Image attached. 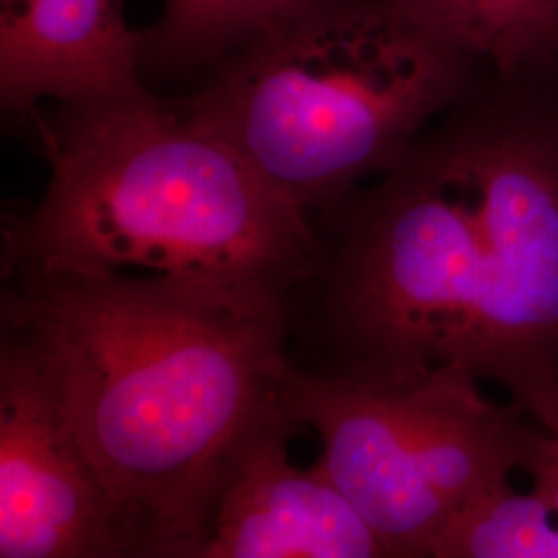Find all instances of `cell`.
<instances>
[{
  "label": "cell",
  "mask_w": 558,
  "mask_h": 558,
  "mask_svg": "<svg viewBox=\"0 0 558 558\" xmlns=\"http://www.w3.org/2000/svg\"><path fill=\"white\" fill-rule=\"evenodd\" d=\"M29 120L50 179L2 223L4 271L163 279L288 315L315 265L313 220L182 98L141 83Z\"/></svg>",
  "instance_id": "obj_3"
},
{
  "label": "cell",
  "mask_w": 558,
  "mask_h": 558,
  "mask_svg": "<svg viewBox=\"0 0 558 558\" xmlns=\"http://www.w3.org/2000/svg\"><path fill=\"white\" fill-rule=\"evenodd\" d=\"M281 396L263 408L221 461L197 558H380L385 548L323 463H292L300 433Z\"/></svg>",
  "instance_id": "obj_7"
},
{
  "label": "cell",
  "mask_w": 558,
  "mask_h": 558,
  "mask_svg": "<svg viewBox=\"0 0 558 558\" xmlns=\"http://www.w3.org/2000/svg\"><path fill=\"white\" fill-rule=\"evenodd\" d=\"M0 557L131 558L112 495L29 341L0 343Z\"/></svg>",
  "instance_id": "obj_6"
},
{
  "label": "cell",
  "mask_w": 558,
  "mask_h": 558,
  "mask_svg": "<svg viewBox=\"0 0 558 558\" xmlns=\"http://www.w3.org/2000/svg\"><path fill=\"white\" fill-rule=\"evenodd\" d=\"M500 80L558 59V0H398Z\"/></svg>",
  "instance_id": "obj_9"
},
{
  "label": "cell",
  "mask_w": 558,
  "mask_h": 558,
  "mask_svg": "<svg viewBox=\"0 0 558 558\" xmlns=\"http://www.w3.org/2000/svg\"><path fill=\"white\" fill-rule=\"evenodd\" d=\"M145 34L124 0H0V101L29 119L44 104L141 85Z\"/></svg>",
  "instance_id": "obj_8"
},
{
  "label": "cell",
  "mask_w": 558,
  "mask_h": 558,
  "mask_svg": "<svg viewBox=\"0 0 558 558\" xmlns=\"http://www.w3.org/2000/svg\"><path fill=\"white\" fill-rule=\"evenodd\" d=\"M478 64L398 0H299L182 101L313 218L403 160Z\"/></svg>",
  "instance_id": "obj_4"
},
{
  "label": "cell",
  "mask_w": 558,
  "mask_h": 558,
  "mask_svg": "<svg viewBox=\"0 0 558 558\" xmlns=\"http://www.w3.org/2000/svg\"><path fill=\"white\" fill-rule=\"evenodd\" d=\"M521 470L532 478V493L558 519V405L544 420L536 422Z\"/></svg>",
  "instance_id": "obj_12"
},
{
  "label": "cell",
  "mask_w": 558,
  "mask_h": 558,
  "mask_svg": "<svg viewBox=\"0 0 558 558\" xmlns=\"http://www.w3.org/2000/svg\"><path fill=\"white\" fill-rule=\"evenodd\" d=\"M2 329L57 380L131 558H197L221 461L281 396L288 315L163 279L4 271Z\"/></svg>",
  "instance_id": "obj_2"
},
{
  "label": "cell",
  "mask_w": 558,
  "mask_h": 558,
  "mask_svg": "<svg viewBox=\"0 0 558 558\" xmlns=\"http://www.w3.org/2000/svg\"><path fill=\"white\" fill-rule=\"evenodd\" d=\"M299 0H166L145 32L141 71H209Z\"/></svg>",
  "instance_id": "obj_10"
},
{
  "label": "cell",
  "mask_w": 558,
  "mask_h": 558,
  "mask_svg": "<svg viewBox=\"0 0 558 558\" xmlns=\"http://www.w3.org/2000/svg\"><path fill=\"white\" fill-rule=\"evenodd\" d=\"M430 558H558V519L532 490L505 482L445 525Z\"/></svg>",
  "instance_id": "obj_11"
},
{
  "label": "cell",
  "mask_w": 558,
  "mask_h": 558,
  "mask_svg": "<svg viewBox=\"0 0 558 558\" xmlns=\"http://www.w3.org/2000/svg\"><path fill=\"white\" fill-rule=\"evenodd\" d=\"M281 401L323 445L320 463L380 539L387 557L430 558L459 511L521 470L536 422L493 403L453 366L405 379L296 368Z\"/></svg>",
  "instance_id": "obj_5"
},
{
  "label": "cell",
  "mask_w": 558,
  "mask_h": 558,
  "mask_svg": "<svg viewBox=\"0 0 558 558\" xmlns=\"http://www.w3.org/2000/svg\"><path fill=\"white\" fill-rule=\"evenodd\" d=\"M288 308L311 373L453 366L542 424L558 405V108L474 94L313 218Z\"/></svg>",
  "instance_id": "obj_1"
}]
</instances>
